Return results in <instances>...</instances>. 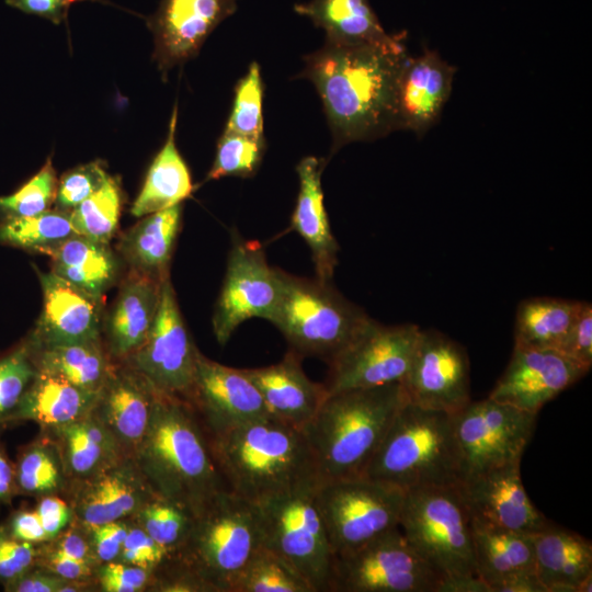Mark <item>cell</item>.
<instances>
[{
    "label": "cell",
    "mask_w": 592,
    "mask_h": 592,
    "mask_svg": "<svg viewBox=\"0 0 592 592\" xmlns=\"http://www.w3.org/2000/svg\"><path fill=\"white\" fill-rule=\"evenodd\" d=\"M408 57L402 34L372 44L325 41L305 57L300 77L315 86L332 134V151L394 130L397 80Z\"/></svg>",
    "instance_id": "obj_1"
},
{
    "label": "cell",
    "mask_w": 592,
    "mask_h": 592,
    "mask_svg": "<svg viewBox=\"0 0 592 592\" xmlns=\"http://www.w3.org/2000/svg\"><path fill=\"white\" fill-rule=\"evenodd\" d=\"M134 460L152 491L198 516L227 487L192 406L158 391Z\"/></svg>",
    "instance_id": "obj_2"
},
{
    "label": "cell",
    "mask_w": 592,
    "mask_h": 592,
    "mask_svg": "<svg viewBox=\"0 0 592 592\" xmlns=\"http://www.w3.org/2000/svg\"><path fill=\"white\" fill-rule=\"evenodd\" d=\"M208 436L227 489L252 503L320 482L303 430L276 418H260Z\"/></svg>",
    "instance_id": "obj_3"
},
{
    "label": "cell",
    "mask_w": 592,
    "mask_h": 592,
    "mask_svg": "<svg viewBox=\"0 0 592 592\" xmlns=\"http://www.w3.org/2000/svg\"><path fill=\"white\" fill-rule=\"evenodd\" d=\"M407 400L401 383L327 395L303 429L320 482L362 476Z\"/></svg>",
    "instance_id": "obj_4"
},
{
    "label": "cell",
    "mask_w": 592,
    "mask_h": 592,
    "mask_svg": "<svg viewBox=\"0 0 592 592\" xmlns=\"http://www.w3.org/2000/svg\"><path fill=\"white\" fill-rule=\"evenodd\" d=\"M362 476L394 485L405 492L458 486L462 465L453 414L407 400Z\"/></svg>",
    "instance_id": "obj_5"
},
{
    "label": "cell",
    "mask_w": 592,
    "mask_h": 592,
    "mask_svg": "<svg viewBox=\"0 0 592 592\" xmlns=\"http://www.w3.org/2000/svg\"><path fill=\"white\" fill-rule=\"evenodd\" d=\"M262 545L258 505L226 489L194 519L185 544L172 559L206 591L232 592Z\"/></svg>",
    "instance_id": "obj_6"
},
{
    "label": "cell",
    "mask_w": 592,
    "mask_h": 592,
    "mask_svg": "<svg viewBox=\"0 0 592 592\" xmlns=\"http://www.w3.org/2000/svg\"><path fill=\"white\" fill-rule=\"evenodd\" d=\"M371 320L331 282L298 277L282 271V294L271 322L299 355L318 356L328 363Z\"/></svg>",
    "instance_id": "obj_7"
},
{
    "label": "cell",
    "mask_w": 592,
    "mask_h": 592,
    "mask_svg": "<svg viewBox=\"0 0 592 592\" xmlns=\"http://www.w3.org/2000/svg\"><path fill=\"white\" fill-rule=\"evenodd\" d=\"M399 526L408 543L442 578L477 574L470 513L458 486L406 491Z\"/></svg>",
    "instance_id": "obj_8"
},
{
    "label": "cell",
    "mask_w": 592,
    "mask_h": 592,
    "mask_svg": "<svg viewBox=\"0 0 592 592\" xmlns=\"http://www.w3.org/2000/svg\"><path fill=\"white\" fill-rule=\"evenodd\" d=\"M305 485L258 503L263 545L289 562L315 592L329 589L333 553L315 493Z\"/></svg>",
    "instance_id": "obj_9"
},
{
    "label": "cell",
    "mask_w": 592,
    "mask_h": 592,
    "mask_svg": "<svg viewBox=\"0 0 592 592\" xmlns=\"http://www.w3.org/2000/svg\"><path fill=\"white\" fill-rule=\"evenodd\" d=\"M334 556L399 526L405 491L365 476L319 482L315 493Z\"/></svg>",
    "instance_id": "obj_10"
},
{
    "label": "cell",
    "mask_w": 592,
    "mask_h": 592,
    "mask_svg": "<svg viewBox=\"0 0 592 592\" xmlns=\"http://www.w3.org/2000/svg\"><path fill=\"white\" fill-rule=\"evenodd\" d=\"M441 579L396 527L334 556L328 591L436 592Z\"/></svg>",
    "instance_id": "obj_11"
},
{
    "label": "cell",
    "mask_w": 592,
    "mask_h": 592,
    "mask_svg": "<svg viewBox=\"0 0 592 592\" xmlns=\"http://www.w3.org/2000/svg\"><path fill=\"white\" fill-rule=\"evenodd\" d=\"M537 414L490 397L470 400L453 414L462 480L479 471L521 463L535 431Z\"/></svg>",
    "instance_id": "obj_12"
},
{
    "label": "cell",
    "mask_w": 592,
    "mask_h": 592,
    "mask_svg": "<svg viewBox=\"0 0 592 592\" xmlns=\"http://www.w3.org/2000/svg\"><path fill=\"white\" fill-rule=\"evenodd\" d=\"M421 329L413 323L384 326L372 319L329 364L327 395L372 388L405 378Z\"/></svg>",
    "instance_id": "obj_13"
},
{
    "label": "cell",
    "mask_w": 592,
    "mask_h": 592,
    "mask_svg": "<svg viewBox=\"0 0 592 592\" xmlns=\"http://www.w3.org/2000/svg\"><path fill=\"white\" fill-rule=\"evenodd\" d=\"M282 294V270L272 267L260 243L232 235L224 283L215 305L213 331L226 344L248 319L271 321Z\"/></svg>",
    "instance_id": "obj_14"
},
{
    "label": "cell",
    "mask_w": 592,
    "mask_h": 592,
    "mask_svg": "<svg viewBox=\"0 0 592 592\" xmlns=\"http://www.w3.org/2000/svg\"><path fill=\"white\" fill-rule=\"evenodd\" d=\"M198 354L168 277L162 282L157 316L145 342L124 362L158 391L185 400Z\"/></svg>",
    "instance_id": "obj_15"
},
{
    "label": "cell",
    "mask_w": 592,
    "mask_h": 592,
    "mask_svg": "<svg viewBox=\"0 0 592 592\" xmlns=\"http://www.w3.org/2000/svg\"><path fill=\"white\" fill-rule=\"evenodd\" d=\"M401 385L409 402L456 413L471 400L466 350L440 331L421 330Z\"/></svg>",
    "instance_id": "obj_16"
},
{
    "label": "cell",
    "mask_w": 592,
    "mask_h": 592,
    "mask_svg": "<svg viewBox=\"0 0 592 592\" xmlns=\"http://www.w3.org/2000/svg\"><path fill=\"white\" fill-rule=\"evenodd\" d=\"M185 400L209 435L270 415L259 390L241 368L212 361L201 352Z\"/></svg>",
    "instance_id": "obj_17"
},
{
    "label": "cell",
    "mask_w": 592,
    "mask_h": 592,
    "mask_svg": "<svg viewBox=\"0 0 592 592\" xmlns=\"http://www.w3.org/2000/svg\"><path fill=\"white\" fill-rule=\"evenodd\" d=\"M588 372L559 351L514 346L505 371L488 397L537 414Z\"/></svg>",
    "instance_id": "obj_18"
},
{
    "label": "cell",
    "mask_w": 592,
    "mask_h": 592,
    "mask_svg": "<svg viewBox=\"0 0 592 592\" xmlns=\"http://www.w3.org/2000/svg\"><path fill=\"white\" fill-rule=\"evenodd\" d=\"M238 0H161L148 19L153 59L166 73L200 52L209 34L237 10Z\"/></svg>",
    "instance_id": "obj_19"
},
{
    "label": "cell",
    "mask_w": 592,
    "mask_h": 592,
    "mask_svg": "<svg viewBox=\"0 0 592 592\" xmlns=\"http://www.w3.org/2000/svg\"><path fill=\"white\" fill-rule=\"evenodd\" d=\"M458 489L473 517L525 534L537 533L550 525L526 493L520 463L468 476Z\"/></svg>",
    "instance_id": "obj_20"
},
{
    "label": "cell",
    "mask_w": 592,
    "mask_h": 592,
    "mask_svg": "<svg viewBox=\"0 0 592 592\" xmlns=\"http://www.w3.org/2000/svg\"><path fill=\"white\" fill-rule=\"evenodd\" d=\"M455 73L456 68L435 50L408 56L397 80L394 130H410L423 137L437 123L452 93Z\"/></svg>",
    "instance_id": "obj_21"
},
{
    "label": "cell",
    "mask_w": 592,
    "mask_h": 592,
    "mask_svg": "<svg viewBox=\"0 0 592 592\" xmlns=\"http://www.w3.org/2000/svg\"><path fill=\"white\" fill-rule=\"evenodd\" d=\"M43 308L29 337L36 346L70 344L101 339L102 300L35 265Z\"/></svg>",
    "instance_id": "obj_22"
},
{
    "label": "cell",
    "mask_w": 592,
    "mask_h": 592,
    "mask_svg": "<svg viewBox=\"0 0 592 592\" xmlns=\"http://www.w3.org/2000/svg\"><path fill=\"white\" fill-rule=\"evenodd\" d=\"M156 496L134 458L124 457L78 481L71 509L73 517L89 528L133 516Z\"/></svg>",
    "instance_id": "obj_23"
},
{
    "label": "cell",
    "mask_w": 592,
    "mask_h": 592,
    "mask_svg": "<svg viewBox=\"0 0 592 592\" xmlns=\"http://www.w3.org/2000/svg\"><path fill=\"white\" fill-rule=\"evenodd\" d=\"M158 390L129 366H114L99 392L93 414L133 458L149 423Z\"/></svg>",
    "instance_id": "obj_24"
},
{
    "label": "cell",
    "mask_w": 592,
    "mask_h": 592,
    "mask_svg": "<svg viewBox=\"0 0 592 592\" xmlns=\"http://www.w3.org/2000/svg\"><path fill=\"white\" fill-rule=\"evenodd\" d=\"M241 371L259 390L271 417L301 430L327 396L323 384L307 377L300 355L293 350L276 364Z\"/></svg>",
    "instance_id": "obj_25"
},
{
    "label": "cell",
    "mask_w": 592,
    "mask_h": 592,
    "mask_svg": "<svg viewBox=\"0 0 592 592\" xmlns=\"http://www.w3.org/2000/svg\"><path fill=\"white\" fill-rule=\"evenodd\" d=\"M325 161L314 156L303 158L296 171L299 192L292 215V228L306 241L316 278L331 282L338 264L340 247L331 231L323 203L321 174Z\"/></svg>",
    "instance_id": "obj_26"
},
{
    "label": "cell",
    "mask_w": 592,
    "mask_h": 592,
    "mask_svg": "<svg viewBox=\"0 0 592 592\" xmlns=\"http://www.w3.org/2000/svg\"><path fill=\"white\" fill-rule=\"evenodd\" d=\"M162 282L130 271L104 321L107 352L125 360L146 340L157 316Z\"/></svg>",
    "instance_id": "obj_27"
},
{
    "label": "cell",
    "mask_w": 592,
    "mask_h": 592,
    "mask_svg": "<svg viewBox=\"0 0 592 592\" xmlns=\"http://www.w3.org/2000/svg\"><path fill=\"white\" fill-rule=\"evenodd\" d=\"M535 571L547 592H587L592 585V545L550 523L532 534Z\"/></svg>",
    "instance_id": "obj_28"
},
{
    "label": "cell",
    "mask_w": 592,
    "mask_h": 592,
    "mask_svg": "<svg viewBox=\"0 0 592 592\" xmlns=\"http://www.w3.org/2000/svg\"><path fill=\"white\" fill-rule=\"evenodd\" d=\"M183 204L144 216L125 231L117 244L130 271L159 282L169 275L171 258L181 229Z\"/></svg>",
    "instance_id": "obj_29"
},
{
    "label": "cell",
    "mask_w": 592,
    "mask_h": 592,
    "mask_svg": "<svg viewBox=\"0 0 592 592\" xmlns=\"http://www.w3.org/2000/svg\"><path fill=\"white\" fill-rule=\"evenodd\" d=\"M98 396L58 375L37 368L10 423L33 421L50 431L90 413Z\"/></svg>",
    "instance_id": "obj_30"
},
{
    "label": "cell",
    "mask_w": 592,
    "mask_h": 592,
    "mask_svg": "<svg viewBox=\"0 0 592 592\" xmlns=\"http://www.w3.org/2000/svg\"><path fill=\"white\" fill-rule=\"evenodd\" d=\"M68 479H88L126 457L110 431L91 411L69 424L50 430Z\"/></svg>",
    "instance_id": "obj_31"
},
{
    "label": "cell",
    "mask_w": 592,
    "mask_h": 592,
    "mask_svg": "<svg viewBox=\"0 0 592 592\" xmlns=\"http://www.w3.org/2000/svg\"><path fill=\"white\" fill-rule=\"evenodd\" d=\"M46 255L50 258L54 274L95 299L103 300L116 281L118 263L109 243L76 234Z\"/></svg>",
    "instance_id": "obj_32"
},
{
    "label": "cell",
    "mask_w": 592,
    "mask_h": 592,
    "mask_svg": "<svg viewBox=\"0 0 592 592\" xmlns=\"http://www.w3.org/2000/svg\"><path fill=\"white\" fill-rule=\"evenodd\" d=\"M470 520L476 571L488 587L514 574L536 572L532 534Z\"/></svg>",
    "instance_id": "obj_33"
},
{
    "label": "cell",
    "mask_w": 592,
    "mask_h": 592,
    "mask_svg": "<svg viewBox=\"0 0 592 592\" xmlns=\"http://www.w3.org/2000/svg\"><path fill=\"white\" fill-rule=\"evenodd\" d=\"M177 114L175 105L167 140L151 162L144 185L132 205L130 213L135 217L180 204L193 191L190 170L175 146Z\"/></svg>",
    "instance_id": "obj_34"
},
{
    "label": "cell",
    "mask_w": 592,
    "mask_h": 592,
    "mask_svg": "<svg viewBox=\"0 0 592 592\" xmlns=\"http://www.w3.org/2000/svg\"><path fill=\"white\" fill-rule=\"evenodd\" d=\"M294 10L325 30L326 39L333 43L372 44L389 37L368 0H310Z\"/></svg>",
    "instance_id": "obj_35"
},
{
    "label": "cell",
    "mask_w": 592,
    "mask_h": 592,
    "mask_svg": "<svg viewBox=\"0 0 592 592\" xmlns=\"http://www.w3.org/2000/svg\"><path fill=\"white\" fill-rule=\"evenodd\" d=\"M582 301L532 297L516 309L514 346L559 351Z\"/></svg>",
    "instance_id": "obj_36"
},
{
    "label": "cell",
    "mask_w": 592,
    "mask_h": 592,
    "mask_svg": "<svg viewBox=\"0 0 592 592\" xmlns=\"http://www.w3.org/2000/svg\"><path fill=\"white\" fill-rule=\"evenodd\" d=\"M33 350L38 369L58 375L91 392H100L114 367L101 339L50 346L33 344Z\"/></svg>",
    "instance_id": "obj_37"
},
{
    "label": "cell",
    "mask_w": 592,
    "mask_h": 592,
    "mask_svg": "<svg viewBox=\"0 0 592 592\" xmlns=\"http://www.w3.org/2000/svg\"><path fill=\"white\" fill-rule=\"evenodd\" d=\"M18 494L42 498L61 492L68 482L61 455L52 437L24 446L14 464Z\"/></svg>",
    "instance_id": "obj_38"
},
{
    "label": "cell",
    "mask_w": 592,
    "mask_h": 592,
    "mask_svg": "<svg viewBox=\"0 0 592 592\" xmlns=\"http://www.w3.org/2000/svg\"><path fill=\"white\" fill-rule=\"evenodd\" d=\"M76 234L70 212L57 208L33 216L0 220V244L32 253L46 255L53 248Z\"/></svg>",
    "instance_id": "obj_39"
},
{
    "label": "cell",
    "mask_w": 592,
    "mask_h": 592,
    "mask_svg": "<svg viewBox=\"0 0 592 592\" xmlns=\"http://www.w3.org/2000/svg\"><path fill=\"white\" fill-rule=\"evenodd\" d=\"M232 592H315L284 558L262 545L239 574Z\"/></svg>",
    "instance_id": "obj_40"
},
{
    "label": "cell",
    "mask_w": 592,
    "mask_h": 592,
    "mask_svg": "<svg viewBox=\"0 0 592 592\" xmlns=\"http://www.w3.org/2000/svg\"><path fill=\"white\" fill-rule=\"evenodd\" d=\"M121 208L119 183L109 177L100 190L70 212L72 227L78 235L110 243L118 227Z\"/></svg>",
    "instance_id": "obj_41"
},
{
    "label": "cell",
    "mask_w": 592,
    "mask_h": 592,
    "mask_svg": "<svg viewBox=\"0 0 592 592\" xmlns=\"http://www.w3.org/2000/svg\"><path fill=\"white\" fill-rule=\"evenodd\" d=\"M133 516L136 524L171 556L185 544L195 519L183 508L159 496L150 499Z\"/></svg>",
    "instance_id": "obj_42"
},
{
    "label": "cell",
    "mask_w": 592,
    "mask_h": 592,
    "mask_svg": "<svg viewBox=\"0 0 592 592\" xmlns=\"http://www.w3.org/2000/svg\"><path fill=\"white\" fill-rule=\"evenodd\" d=\"M36 372L30 338L0 357V430L10 424Z\"/></svg>",
    "instance_id": "obj_43"
},
{
    "label": "cell",
    "mask_w": 592,
    "mask_h": 592,
    "mask_svg": "<svg viewBox=\"0 0 592 592\" xmlns=\"http://www.w3.org/2000/svg\"><path fill=\"white\" fill-rule=\"evenodd\" d=\"M264 149V137L255 138L224 130L218 139L216 156L206 180L253 177L260 168Z\"/></svg>",
    "instance_id": "obj_44"
},
{
    "label": "cell",
    "mask_w": 592,
    "mask_h": 592,
    "mask_svg": "<svg viewBox=\"0 0 592 592\" xmlns=\"http://www.w3.org/2000/svg\"><path fill=\"white\" fill-rule=\"evenodd\" d=\"M263 83L258 62L237 82L231 112L225 132L263 137Z\"/></svg>",
    "instance_id": "obj_45"
},
{
    "label": "cell",
    "mask_w": 592,
    "mask_h": 592,
    "mask_svg": "<svg viewBox=\"0 0 592 592\" xmlns=\"http://www.w3.org/2000/svg\"><path fill=\"white\" fill-rule=\"evenodd\" d=\"M58 180L50 158L23 186L10 195L0 196V217H27L50 209L57 193Z\"/></svg>",
    "instance_id": "obj_46"
},
{
    "label": "cell",
    "mask_w": 592,
    "mask_h": 592,
    "mask_svg": "<svg viewBox=\"0 0 592 592\" xmlns=\"http://www.w3.org/2000/svg\"><path fill=\"white\" fill-rule=\"evenodd\" d=\"M109 177L100 161L89 162L69 170L58 181L54 202L56 208L71 212L100 190Z\"/></svg>",
    "instance_id": "obj_47"
},
{
    "label": "cell",
    "mask_w": 592,
    "mask_h": 592,
    "mask_svg": "<svg viewBox=\"0 0 592 592\" xmlns=\"http://www.w3.org/2000/svg\"><path fill=\"white\" fill-rule=\"evenodd\" d=\"M171 554L153 540L139 525H129L117 560L156 573Z\"/></svg>",
    "instance_id": "obj_48"
},
{
    "label": "cell",
    "mask_w": 592,
    "mask_h": 592,
    "mask_svg": "<svg viewBox=\"0 0 592 592\" xmlns=\"http://www.w3.org/2000/svg\"><path fill=\"white\" fill-rule=\"evenodd\" d=\"M37 545L14 539L0 526V582L3 587L36 566L41 549Z\"/></svg>",
    "instance_id": "obj_49"
},
{
    "label": "cell",
    "mask_w": 592,
    "mask_h": 592,
    "mask_svg": "<svg viewBox=\"0 0 592 592\" xmlns=\"http://www.w3.org/2000/svg\"><path fill=\"white\" fill-rule=\"evenodd\" d=\"M95 576L102 591L137 592L148 585L155 573L119 560H114L100 565Z\"/></svg>",
    "instance_id": "obj_50"
},
{
    "label": "cell",
    "mask_w": 592,
    "mask_h": 592,
    "mask_svg": "<svg viewBox=\"0 0 592 592\" xmlns=\"http://www.w3.org/2000/svg\"><path fill=\"white\" fill-rule=\"evenodd\" d=\"M559 352L590 371L592 366V306L590 303L582 301Z\"/></svg>",
    "instance_id": "obj_51"
},
{
    "label": "cell",
    "mask_w": 592,
    "mask_h": 592,
    "mask_svg": "<svg viewBox=\"0 0 592 592\" xmlns=\"http://www.w3.org/2000/svg\"><path fill=\"white\" fill-rule=\"evenodd\" d=\"M128 527V523L118 520L88 528L92 553L99 565L118 559Z\"/></svg>",
    "instance_id": "obj_52"
},
{
    "label": "cell",
    "mask_w": 592,
    "mask_h": 592,
    "mask_svg": "<svg viewBox=\"0 0 592 592\" xmlns=\"http://www.w3.org/2000/svg\"><path fill=\"white\" fill-rule=\"evenodd\" d=\"M36 566L70 581L87 582L96 573L95 565L72 558L54 546L49 550L41 547Z\"/></svg>",
    "instance_id": "obj_53"
},
{
    "label": "cell",
    "mask_w": 592,
    "mask_h": 592,
    "mask_svg": "<svg viewBox=\"0 0 592 592\" xmlns=\"http://www.w3.org/2000/svg\"><path fill=\"white\" fill-rule=\"evenodd\" d=\"M87 582L70 581L35 566L21 578L4 587L10 592H68L79 591Z\"/></svg>",
    "instance_id": "obj_54"
},
{
    "label": "cell",
    "mask_w": 592,
    "mask_h": 592,
    "mask_svg": "<svg viewBox=\"0 0 592 592\" xmlns=\"http://www.w3.org/2000/svg\"><path fill=\"white\" fill-rule=\"evenodd\" d=\"M35 511L41 519L49 540L54 539L69 526L73 517L71 506L57 494L39 498Z\"/></svg>",
    "instance_id": "obj_55"
},
{
    "label": "cell",
    "mask_w": 592,
    "mask_h": 592,
    "mask_svg": "<svg viewBox=\"0 0 592 592\" xmlns=\"http://www.w3.org/2000/svg\"><path fill=\"white\" fill-rule=\"evenodd\" d=\"M1 526L9 536L18 540L33 544H42L49 540L35 510L16 511Z\"/></svg>",
    "instance_id": "obj_56"
},
{
    "label": "cell",
    "mask_w": 592,
    "mask_h": 592,
    "mask_svg": "<svg viewBox=\"0 0 592 592\" xmlns=\"http://www.w3.org/2000/svg\"><path fill=\"white\" fill-rule=\"evenodd\" d=\"M52 540H55L54 547L61 553L78 560L100 566L92 553L89 531L86 535L83 534V531L78 527L65 528Z\"/></svg>",
    "instance_id": "obj_57"
},
{
    "label": "cell",
    "mask_w": 592,
    "mask_h": 592,
    "mask_svg": "<svg viewBox=\"0 0 592 592\" xmlns=\"http://www.w3.org/2000/svg\"><path fill=\"white\" fill-rule=\"evenodd\" d=\"M8 5L27 14L45 18L59 24L68 8L66 0H5Z\"/></svg>",
    "instance_id": "obj_58"
},
{
    "label": "cell",
    "mask_w": 592,
    "mask_h": 592,
    "mask_svg": "<svg viewBox=\"0 0 592 592\" xmlns=\"http://www.w3.org/2000/svg\"><path fill=\"white\" fill-rule=\"evenodd\" d=\"M490 592H547L536 572L511 576L489 585Z\"/></svg>",
    "instance_id": "obj_59"
},
{
    "label": "cell",
    "mask_w": 592,
    "mask_h": 592,
    "mask_svg": "<svg viewBox=\"0 0 592 592\" xmlns=\"http://www.w3.org/2000/svg\"><path fill=\"white\" fill-rule=\"evenodd\" d=\"M436 592H490L488 584L477 574L442 578Z\"/></svg>",
    "instance_id": "obj_60"
},
{
    "label": "cell",
    "mask_w": 592,
    "mask_h": 592,
    "mask_svg": "<svg viewBox=\"0 0 592 592\" xmlns=\"http://www.w3.org/2000/svg\"><path fill=\"white\" fill-rule=\"evenodd\" d=\"M18 494L15 485L14 464L9 459L0 444V503L8 504Z\"/></svg>",
    "instance_id": "obj_61"
},
{
    "label": "cell",
    "mask_w": 592,
    "mask_h": 592,
    "mask_svg": "<svg viewBox=\"0 0 592 592\" xmlns=\"http://www.w3.org/2000/svg\"><path fill=\"white\" fill-rule=\"evenodd\" d=\"M68 5L75 2L84 1V0H66Z\"/></svg>",
    "instance_id": "obj_62"
}]
</instances>
